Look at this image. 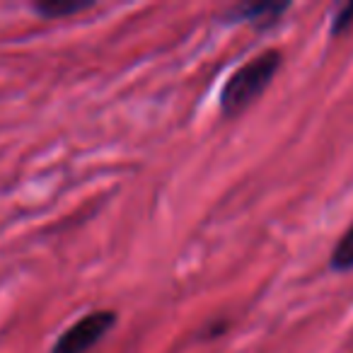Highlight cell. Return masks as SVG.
<instances>
[{
  "label": "cell",
  "instance_id": "obj_1",
  "mask_svg": "<svg viewBox=\"0 0 353 353\" xmlns=\"http://www.w3.org/2000/svg\"><path fill=\"white\" fill-rule=\"evenodd\" d=\"M281 65V54L274 49L264 51V54L254 56L247 61L245 65L235 70L228 78L225 88L221 92V109L225 117H235V114L245 112L256 97H261L266 88L274 80L276 70Z\"/></svg>",
  "mask_w": 353,
  "mask_h": 353
},
{
  "label": "cell",
  "instance_id": "obj_2",
  "mask_svg": "<svg viewBox=\"0 0 353 353\" xmlns=\"http://www.w3.org/2000/svg\"><path fill=\"white\" fill-rule=\"evenodd\" d=\"M114 322H117V314L109 312V310H97V312L85 314L61 334L51 353H88L94 343L102 341L104 334L114 327Z\"/></svg>",
  "mask_w": 353,
  "mask_h": 353
},
{
  "label": "cell",
  "instance_id": "obj_3",
  "mask_svg": "<svg viewBox=\"0 0 353 353\" xmlns=\"http://www.w3.org/2000/svg\"><path fill=\"white\" fill-rule=\"evenodd\" d=\"M285 10H288V3H247V6L235 8L230 15L242 22H252V25L264 30V27L279 22V17Z\"/></svg>",
  "mask_w": 353,
  "mask_h": 353
},
{
  "label": "cell",
  "instance_id": "obj_4",
  "mask_svg": "<svg viewBox=\"0 0 353 353\" xmlns=\"http://www.w3.org/2000/svg\"><path fill=\"white\" fill-rule=\"evenodd\" d=\"M92 8V0H37L32 10L44 20H61V17L78 15Z\"/></svg>",
  "mask_w": 353,
  "mask_h": 353
},
{
  "label": "cell",
  "instance_id": "obj_5",
  "mask_svg": "<svg viewBox=\"0 0 353 353\" xmlns=\"http://www.w3.org/2000/svg\"><path fill=\"white\" fill-rule=\"evenodd\" d=\"M329 266L334 271H351L353 269V225L343 232V237L336 242L332 252V259H329Z\"/></svg>",
  "mask_w": 353,
  "mask_h": 353
},
{
  "label": "cell",
  "instance_id": "obj_6",
  "mask_svg": "<svg viewBox=\"0 0 353 353\" xmlns=\"http://www.w3.org/2000/svg\"><path fill=\"white\" fill-rule=\"evenodd\" d=\"M353 25V3H348V6L341 8V12H339L336 17H334V25H332V34H343V32L348 30V27Z\"/></svg>",
  "mask_w": 353,
  "mask_h": 353
}]
</instances>
